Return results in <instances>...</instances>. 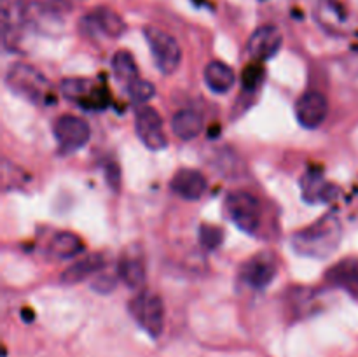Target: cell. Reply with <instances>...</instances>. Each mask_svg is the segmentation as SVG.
<instances>
[{
  "mask_svg": "<svg viewBox=\"0 0 358 357\" xmlns=\"http://www.w3.org/2000/svg\"><path fill=\"white\" fill-rule=\"evenodd\" d=\"M6 84L14 94L35 105H45L55 102L51 84L44 76L27 63H16L6 76Z\"/></svg>",
  "mask_w": 358,
  "mask_h": 357,
  "instance_id": "obj_2",
  "label": "cell"
},
{
  "mask_svg": "<svg viewBox=\"0 0 358 357\" xmlns=\"http://www.w3.org/2000/svg\"><path fill=\"white\" fill-rule=\"evenodd\" d=\"M105 178H107V184L112 191H119V186H121V170H119L117 163H114V161L107 163Z\"/></svg>",
  "mask_w": 358,
  "mask_h": 357,
  "instance_id": "obj_26",
  "label": "cell"
},
{
  "mask_svg": "<svg viewBox=\"0 0 358 357\" xmlns=\"http://www.w3.org/2000/svg\"><path fill=\"white\" fill-rule=\"evenodd\" d=\"M171 191L180 198L194 202L206 192V177L194 168H182L171 178Z\"/></svg>",
  "mask_w": 358,
  "mask_h": 357,
  "instance_id": "obj_13",
  "label": "cell"
},
{
  "mask_svg": "<svg viewBox=\"0 0 358 357\" xmlns=\"http://www.w3.org/2000/svg\"><path fill=\"white\" fill-rule=\"evenodd\" d=\"M226 210L231 220L245 233H255L261 226L262 205L250 192H231L226 198Z\"/></svg>",
  "mask_w": 358,
  "mask_h": 357,
  "instance_id": "obj_5",
  "label": "cell"
},
{
  "mask_svg": "<svg viewBox=\"0 0 358 357\" xmlns=\"http://www.w3.org/2000/svg\"><path fill=\"white\" fill-rule=\"evenodd\" d=\"M112 69H114V76L122 86L128 88L129 84H133L135 80L140 79L138 76V66H136L135 58L129 51H117L112 58Z\"/></svg>",
  "mask_w": 358,
  "mask_h": 357,
  "instance_id": "obj_19",
  "label": "cell"
},
{
  "mask_svg": "<svg viewBox=\"0 0 358 357\" xmlns=\"http://www.w3.org/2000/svg\"><path fill=\"white\" fill-rule=\"evenodd\" d=\"M262 80H264V69H262L261 65H257V63L248 65L247 69L243 70V74H241V84H243L245 90L248 91L257 90V88L261 86Z\"/></svg>",
  "mask_w": 358,
  "mask_h": 357,
  "instance_id": "obj_24",
  "label": "cell"
},
{
  "mask_svg": "<svg viewBox=\"0 0 358 357\" xmlns=\"http://www.w3.org/2000/svg\"><path fill=\"white\" fill-rule=\"evenodd\" d=\"M105 268V259L101 254H87L86 258L79 259L72 266L63 272L62 282L63 284H79L87 276L98 275Z\"/></svg>",
  "mask_w": 358,
  "mask_h": 357,
  "instance_id": "obj_15",
  "label": "cell"
},
{
  "mask_svg": "<svg viewBox=\"0 0 358 357\" xmlns=\"http://www.w3.org/2000/svg\"><path fill=\"white\" fill-rule=\"evenodd\" d=\"M52 133H55L59 150L73 153V150L86 146L91 136V128L83 118L65 114L56 119L55 125H52Z\"/></svg>",
  "mask_w": 358,
  "mask_h": 357,
  "instance_id": "obj_7",
  "label": "cell"
},
{
  "mask_svg": "<svg viewBox=\"0 0 358 357\" xmlns=\"http://www.w3.org/2000/svg\"><path fill=\"white\" fill-rule=\"evenodd\" d=\"M135 130L143 146L150 150H161L168 146L163 119L156 108L140 105L135 112Z\"/></svg>",
  "mask_w": 358,
  "mask_h": 357,
  "instance_id": "obj_8",
  "label": "cell"
},
{
  "mask_svg": "<svg viewBox=\"0 0 358 357\" xmlns=\"http://www.w3.org/2000/svg\"><path fill=\"white\" fill-rule=\"evenodd\" d=\"M62 91L65 98L77 102L83 107L101 108L107 102V93H100L84 79H65L62 84Z\"/></svg>",
  "mask_w": 358,
  "mask_h": 357,
  "instance_id": "obj_14",
  "label": "cell"
},
{
  "mask_svg": "<svg viewBox=\"0 0 358 357\" xmlns=\"http://www.w3.org/2000/svg\"><path fill=\"white\" fill-rule=\"evenodd\" d=\"M329 114V102L320 91H306L296 104V118L303 128L315 130L322 126Z\"/></svg>",
  "mask_w": 358,
  "mask_h": 357,
  "instance_id": "obj_10",
  "label": "cell"
},
{
  "mask_svg": "<svg viewBox=\"0 0 358 357\" xmlns=\"http://www.w3.org/2000/svg\"><path fill=\"white\" fill-rule=\"evenodd\" d=\"M327 276L336 286L358 293V259H343L329 270Z\"/></svg>",
  "mask_w": 358,
  "mask_h": 357,
  "instance_id": "obj_18",
  "label": "cell"
},
{
  "mask_svg": "<svg viewBox=\"0 0 358 357\" xmlns=\"http://www.w3.org/2000/svg\"><path fill=\"white\" fill-rule=\"evenodd\" d=\"M224 240V233L220 227L213 226V224H203L199 227V241L206 251H215L220 247Z\"/></svg>",
  "mask_w": 358,
  "mask_h": 357,
  "instance_id": "obj_23",
  "label": "cell"
},
{
  "mask_svg": "<svg viewBox=\"0 0 358 357\" xmlns=\"http://www.w3.org/2000/svg\"><path fill=\"white\" fill-rule=\"evenodd\" d=\"M131 315L150 338H159L164 329V303L161 296L140 290L131 301Z\"/></svg>",
  "mask_w": 358,
  "mask_h": 357,
  "instance_id": "obj_4",
  "label": "cell"
},
{
  "mask_svg": "<svg viewBox=\"0 0 358 357\" xmlns=\"http://www.w3.org/2000/svg\"><path fill=\"white\" fill-rule=\"evenodd\" d=\"M119 276L110 275V273H98L96 276L93 279V284L91 287L94 289V293H100V294H108L115 289V284H117Z\"/></svg>",
  "mask_w": 358,
  "mask_h": 357,
  "instance_id": "obj_25",
  "label": "cell"
},
{
  "mask_svg": "<svg viewBox=\"0 0 358 357\" xmlns=\"http://www.w3.org/2000/svg\"><path fill=\"white\" fill-rule=\"evenodd\" d=\"M171 130H173V133L180 140L191 142V140H194L203 132L201 114H198L196 111H191V108L178 111L173 115V119H171Z\"/></svg>",
  "mask_w": 358,
  "mask_h": 357,
  "instance_id": "obj_17",
  "label": "cell"
},
{
  "mask_svg": "<svg viewBox=\"0 0 358 357\" xmlns=\"http://www.w3.org/2000/svg\"><path fill=\"white\" fill-rule=\"evenodd\" d=\"M30 0H0L2 41L6 49H16L28 24Z\"/></svg>",
  "mask_w": 358,
  "mask_h": 357,
  "instance_id": "obj_6",
  "label": "cell"
},
{
  "mask_svg": "<svg viewBox=\"0 0 358 357\" xmlns=\"http://www.w3.org/2000/svg\"><path fill=\"white\" fill-rule=\"evenodd\" d=\"M126 90H128V94L129 98H131L133 104L138 105V107L140 105H145L147 102L156 94V88H154V84H150L149 80H143V79L135 80V83L129 84Z\"/></svg>",
  "mask_w": 358,
  "mask_h": 357,
  "instance_id": "obj_22",
  "label": "cell"
},
{
  "mask_svg": "<svg viewBox=\"0 0 358 357\" xmlns=\"http://www.w3.org/2000/svg\"><path fill=\"white\" fill-rule=\"evenodd\" d=\"M341 223L334 216H325L294 234L292 245L299 254L308 258H329L341 241Z\"/></svg>",
  "mask_w": 358,
  "mask_h": 357,
  "instance_id": "obj_1",
  "label": "cell"
},
{
  "mask_svg": "<svg viewBox=\"0 0 358 357\" xmlns=\"http://www.w3.org/2000/svg\"><path fill=\"white\" fill-rule=\"evenodd\" d=\"M80 30L86 35H105L108 38H119L126 31V23L110 7H96L80 20Z\"/></svg>",
  "mask_w": 358,
  "mask_h": 357,
  "instance_id": "obj_9",
  "label": "cell"
},
{
  "mask_svg": "<svg viewBox=\"0 0 358 357\" xmlns=\"http://www.w3.org/2000/svg\"><path fill=\"white\" fill-rule=\"evenodd\" d=\"M117 276L129 289H140L145 282L143 262L138 258H122L117 266Z\"/></svg>",
  "mask_w": 358,
  "mask_h": 357,
  "instance_id": "obj_20",
  "label": "cell"
},
{
  "mask_svg": "<svg viewBox=\"0 0 358 357\" xmlns=\"http://www.w3.org/2000/svg\"><path fill=\"white\" fill-rule=\"evenodd\" d=\"M205 83L213 93H227L236 84V74L224 62H210L205 66Z\"/></svg>",
  "mask_w": 358,
  "mask_h": 357,
  "instance_id": "obj_16",
  "label": "cell"
},
{
  "mask_svg": "<svg viewBox=\"0 0 358 357\" xmlns=\"http://www.w3.org/2000/svg\"><path fill=\"white\" fill-rule=\"evenodd\" d=\"M143 35L157 69L163 74H173L182 62V49L178 42L168 31L157 27H145Z\"/></svg>",
  "mask_w": 358,
  "mask_h": 357,
  "instance_id": "obj_3",
  "label": "cell"
},
{
  "mask_svg": "<svg viewBox=\"0 0 358 357\" xmlns=\"http://www.w3.org/2000/svg\"><path fill=\"white\" fill-rule=\"evenodd\" d=\"M278 265L275 255L257 254L248 259L241 268V279L254 289H266L275 280Z\"/></svg>",
  "mask_w": 358,
  "mask_h": 357,
  "instance_id": "obj_12",
  "label": "cell"
},
{
  "mask_svg": "<svg viewBox=\"0 0 358 357\" xmlns=\"http://www.w3.org/2000/svg\"><path fill=\"white\" fill-rule=\"evenodd\" d=\"M282 42V31L273 27V24H264V27H259L248 38V55L255 62H266V59H271L280 51Z\"/></svg>",
  "mask_w": 358,
  "mask_h": 357,
  "instance_id": "obj_11",
  "label": "cell"
},
{
  "mask_svg": "<svg viewBox=\"0 0 358 357\" xmlns=\"http://www.w3.org/2000/svg\"><path fill=\"white\" fill-rule=\"evenodd\" d=\"M51 251L59 259H72L84 251V244L76 233L62 231L55 237L51 244Z\"/></svg>",
  "mask_w": 358,
  "mask_h": 357,
  "instance_id": "obj_21",
  "label": "cell"
}]
</instances>
